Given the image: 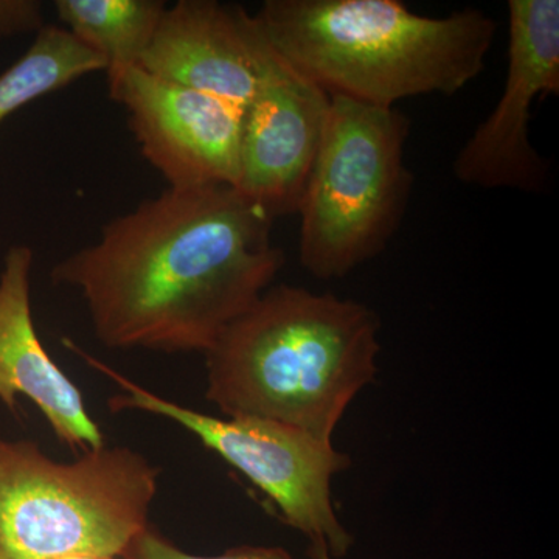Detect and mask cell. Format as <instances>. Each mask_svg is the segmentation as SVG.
I'll return each instance as SVG.
<instances>
[{
	"label": "cell",
	"mask_w": 559,
	"mask_h": 559,
	"mask_svg": "<svg viewBox=\"0 0 559 559\" xmlns=\"http://www.w3.org/2000/svg\"><path fill=\"white\" fill-rule=\"evenodd\" d=\"M274 218L231 186L162 191L55 264L105 347L207 353L285 264Z\"/></svg>",
	"instance_id": "cell-1"
},
{
	"label": "cell",
	"mask_w": 559,
	"mask_h": 559,
	"mask_svg": "<svg viewBox=\"0 0 559 559\" xmlns=\"http://www.w3.org/2000/svg\"><path fill=\"white\" fill-rule=\"evenodd\" d=\"M380 326L360 301L274 286L205 353V399L224 417L274 421L333 444L349 404L377 378Z\"/></svg>",
	"instance_id": "cell-2"
},
{
	"label": "cell",
	"mask_w": 559,
	"mask_h": 559,
	"mask_svg": "<svg viewBox=\"0 0 559 559\" xmlns=\"http://www.w3.org/2000/svg\"><path fill=\"white\" fill-rule=\"evenodd\" d=\"M255 20L286 68L330 97L378 108L465 90L498 31L481 10L423 16L399 0H266Z\"/></svg>",
	"instance_id": "cell-3"
},
{
	"label": "cell",
	"mask_w": 559,
	"mask_h": 559,
	"mask_svg": "<svg viewBox=\"0 0 559 559\" xmlns=\"http://www.w3.org/2000/svg\"><path fill=\"white\" fill-rule=\"evenodd\" d=\"M159 474L127 447L62 463L36 441L0 440V559H128L150 528Z\"/></svg>",
	"instance_id": "cell-4"
},
{
	"label": "cell",
	"mask_w": 559,
	"mask_h": 559,
	"mask_svg": "<svg viewBox=\"0 0 559 559\" xmlns=\"http://www.w3.org/2000/svg\"><path fill=\"white\" fill-rule=\"evenodd\" d=\"M409 131V119L396 108L330 97L297 210L299 260L312 277H345L388 248L414 187L406 165Z\"/></svg>",
	"instance_id": "cell-5"
},
{
	"label": "cell",
	"mask_w": 559,
	"mask_h": 559,
	"mask_svg": "<svg viewBox=\"0 0 559 559\" xmlns=\"http://www.w3.org/2000/svg\"><path fill=\"white\" fill-rule=\"evenodd\" d=\"M64 345L119 385L123 393L108 401L110 411L148 412L178 423L266 495L282 521L308 536L310 547H322L331 558H344L352 549L355 539L331 499L333 477L352 465L347 454L278 423L216 418L180 406L128 380L73 342L66 340Z\"/></svg>",
	"instance_id": "cell-6"
},
{
	"label": "cell",
	"mask_w": 559,
	"mask_h": 559,
	"mask_svg": "<svg viewBox=\"0 0 559 559\" xmlns=\"http://www.w3.org/2000/svg\"><path fill=\"white\" fill-rule=\"evenodd\" d=\"M509 69L491 114L463 143L452 173L480 189L543 193L549 164L533 146L530 121L535 103L559 94L558 0H510Z\"/></svg>",
	"instance_id": "cell-7"
},
{
	"label": "cell",
	"mask_w": 559,
	"mask_h": 559,
	"mask_svg": "<svg viewBox=\"0 0 559 559\" xmlns=\"http://www.w3.org/2000/svg\"><path fill=\"white\" fill-rule=\"evenodd\" d=\"M143 157L173 189L237 186L246 106L131 69L109 90Z\"/></svg>",
	"instance_id": "cell-8"
},
{
	"label": "cell",
	"mask_w": 559,
	"mask_h": 559,
	"mask_svg": "<svg viewBox=\"0 0 559 559\" xmlns=\"http://www.w3.org/2000/svg\"><path fill=\"white\" fill-rule=\"evenodd\" d=\"M280 66L255 16L216 0L167 7L139 68L248 106Z\"/></svg>",
	"instance_id": "cell-9"
},
{
	"label": "cell",
	"mask_w": 559,
	"mask_h": 559,
	"mask_svg": "<svg viewBox=\"0 0 559 559\" xmlns=\"http://www.w3.org/2000/svg\"><path fill=\"white\" fill-rule=\"evenodd\" d=\"M329 109V94L280 61L246 106L235 189L274 219L297 213Z\"/></svg>",
	"instance_id": "cell-10"
},
{
	"label": "cell",
	"mask_w": 559,
	"mask_h": 559,
	"mask_svg": "<svg viewBox=\"0 0 559 559\" xmlns=\"http://www.w3.org/2000/svg\"><path fill=\"white\" fill-rule=\"evenodd\" d=\"M32 267L33 250L17 245L7 252L0 271V401L16 412L17 396H27L62 444L75 452L97 450L106 444L102 429L35 329Z\"/></svg>",
	"instance_id": "cell-11"
},
{
	"label": "cell",
	"mask_w": 559,
	"mask_h": 559,
	"mask_svg": "<svg viewBox=\"0 0 559 559\" xmlns=\"http://www.w3.org/2000/svg\"><path fill=\"white\" fill-rule=\"evenodd\" d=\"M66 31L100 55L110 87L139 68L167 5L162 0H57Z\"/></svg>",
	"instance_id": "cell-12"
},
{
	"label": "cell",
	"mask_w": 559,
	"mask_h": 559,
	"mask_svg": "<svg viewBox=\"0 0 559 559\" xmlns=\"http://www.w3.org/2000/svg\"><path fill=\"white\" fill-rule=\"evenodd\" d=\"M103 70L106 64L100 55L66 28L46 25L31 49L0 73V123L28 103Z\"/></svg>",
	"instance_id": "cell-13"
},
{
	"label": "cell",
	"mask_w": 559,
	"mask_h": 559,
	"mask_svg": "<svg viewBox=\"0 0 559 559\" xmlns=\"http://www.w3.org/2000/svg\"><path fill=\"white\" fill-rule=\"evenodd\" d=\"M128 559H294L282 547H235L216 557H197L178 549L153 527L146 530L132 547Z\"/></svg>",
	"instance_id": "cell-14"
},
{
	"label": "cell",
	"mask_w": 559,
	"mask_h": 559,
	"mask_svg": "<svg viewBox=\"0 0 559 559\" xmlns=\"http://www.w3.org/2000/svg\"><path fill=\"white\" fill-rule=\"evenodd\" d=\"M46 27L38 0H0V38L40 32Z\"/></svg>",
	"instance_id": "cell-15"
},
{
	"label": "cell",
	"mask_w": 559,
	"mask_h": 559,
	"mask_svg": "<svg viewBox=\"0 0 559 559\" xmlns=\"http://www.w3.org/2000/svg\"><path fill=\"white\" fill-rule=\"evenodd\" d=\"M308 555L311 559H333L330 557L329 551L322 549V547H310Z\"/></svg>",
	"instance_id": "cell-16"
},
{
	"label": "cell",
	"mask_w": 559,
	"mask_h": 559,
	"mask_svg": "<svg viewBox=\"0 0 559 559\" xmlns=\"http://www.w3.org/2000/svg\"><path fill=\"white\" fill-rule=\"evenodd\" d=\"M58 559H124V558H112V557H97V555H72V557H64Z\"/></svg>",
	"instance_id": "cell-17"
}]
</instances>
